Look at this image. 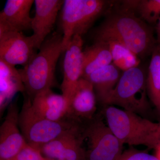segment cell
Returning <instances> with one entry per match:
<instances>
[{
  "mask_svg": "<svg viewBox=\"0 0 160 160\" xmlns=\"http://www.w3.org/2000/svg\"><path fill=\"white\" fill-rule=\"evenodd\" d=\"M94 38L95 42L121 44L140 56L153 51L155 43L151 27L125 9L108 15L96 29Z\"/></svg>",
  "mask_w": 160,
  "mask_h": 160,
  "instance_id": "obj_1",
  "label": "cell"
},
{
  "mask_svg": "<svg viewBox=\"0 0 160 160\" xmlns=\"http://www.w3.org/2000/svg\"><path fill=\"white\" fill-rule=\"evenodd\" d=\"M62 34L49 35L22 69L19 70L28 98L32 101L41 92L51 89L56 67L63 52Z\"/></svg>",
  "mask_w": 160,
  "mask_h": 160,
  "instance_id": "obj_2",
  "label": "cell"
},
{
  "mask_svg": "<svg viewBox=\"0 0 160 160\" xmlns=\"http://www.w3.org/2000/svg\"><path fill=\"white\" fill-rule=\"evenodd\" d=\"M104 114L107 126L123 144L154 149L160 145L159 123L112 106L105 107Z\"/></svg>",
  "mask_w": 160,
  "mask_h": 160,
  "instance_id": "obj_3",
  "label": "cell"
},
{
  "mask_svg": "<svg viewBox=\"0 0 160 160\" xmlns=\"http://www.w3.org/2000/svg\"><path fill=\"white\" fill-rule=\"evenodd\" d=\"M18 122L27 144L39 149L63 135L81 129L78 122L70 119L53 121L40 116L32 108L28 98L19 112Z\"/></svg>",
  "mask_w": 160,
  "mask_h": 160,
  "instance_id": "obj_4",
  "label": "cell"
},
{
  "mask_svg": "<svg viewBox=\"0 0 160 160\" xmlns=\"http://www.w3.org/2000/svg\"><path fill=\"white\" fill-rule=\"evenodd\" d=\"M102 0H65L61 16L63 35V52L76 35L88 31L107 6Z\"/></svg>",
  "mask_w": 160,
  "mask_h": 160,
  "instance_id": "obj_5",
  "label": "cell"
},
{
  "mask_svg": "<svg viewBox=\"0 0 160 160\" xmlns=\"http://www.w3.org/2000/svg\"><path fill=\"white\" fill-rule=\"evenodd\" d=\"M146 89L144 72L138 67L131 68L124 72L105 105H116L126 111L144 114L149 108Z\"/></svg>",
  "mask_w": 160,
  "mask_h": 160,
  "instance_id": "obj_6",
  "label": "cell"
},
{
  "mask_svg": "<svg viewBox=\"0 0 160 160\" xmlns=\"http://www.w3.org/2000/svg\"><path fill=\"white\" fill-rule=\"evenodd\" d=\"M83 135L88 141L85 160H118L123 152L124 144L102 121L89 124Z\"/></svg>",
  "mask_w": 160,
  "mask_h": 160,
  "instance_id": "obj_7",
  "label": "cell"
},
{
  "mask_svg": "<svg viewBox=\"0 0 160 160\" xmlns=\"http://www.w3.org/2000/svg\"><path fill=\"white\" fill-rule=\"evenodd\" d=\"M33 36H26L22 32H0V60L15 66L27 64L36 49Z\"/></svg>",
  "mask_w": 160,
  "mask_h": 160,
  "instance_id": "obj_8",
  "label": "cell"
},
{
  "mask_svg": "<svg viewBox=\"0 0 160 160\" xmlns=\"http://www.w3.org/2000/svg\"><path fill=\"white\" fill-rule=\"evenodd\" d=\"M83 40L82 36L72 37L65 50L63 62L62 94L69 105L80 79L82 78Z\"/></svg>",
  "mask_w": 160,
  "mask_h": 160,
  "instance_id": "obj_9",
  "label": "cell"
},
{
  "mask_svg": "<svg viewBox=\"0 0 160 160\" xmlns=\"http://www.w3.org/2000/svg\"><path fill=\"white\" fill-rule=\"evenodd\" d=\"M19 112L16 102L10 103L0 127V160L12 159L27 144L20 131Z\"/></svg>",
  "mask_w": 160,
  "mask_h": 160,
  "instance_id": "obj_10",
  "label": "cell"
},
{
  "mask_svg": "<svg viewBox=\"0 0 160 160\" xmlns=\"http://www.w3.org/2000/svg\"><path fill=\"white\" fill-rule=\"evenodd\" d=\"M81 129L63 135L40 148L44 157L58 160H85Z\"/></svg>",
  "mask_w": 160,
  "mask_h": 160,
  "instance_id": "obj_11",
  "label": "cell"
},
{
  "mask_svg": "<svg viewBox=\"0 0 160 160\" xmlns=\"http://www.w3.org/2000/svg\"><path fill=\"white\" fill-rule=\"evenodd\" d=\"M64 1L35 0V13L32 18L31 29L35 41L36 49L50 35L55 24L59 12L62 9Z\"/></svg>",
  "mask_w": 160,
  "mask_h": 160,
  "instance_id": "obj_12",
  "label": "cell"
},
{
  "mask_svg": "<svg viewBox=\"0 0 160 160\" xmlns=\"http://www.w3.org/2000/svg\"><path fill=\"white\" fill-rule=\"evenodd\" d=\"M33 0H8L0 12V32L31 29L30 16Z\"/></svg>",
  "mask_w": 160,
  "mask_h": 160,
  "instance_id": "obj_13",
  "label": "cell"
},
{
  "mask_svg": "<svg viewBox=\"0 0 160 160\" xmlns=\"http://www.w3.org/2000/svg\"><path fill=\"white\" fill-rule=\"evenodd\" d=\"M96 96L88 80L81 78L69 102L67 118L78 122L80 119H90L96 110Z\"/></svg>",
  "mask_w": 160,
  "mask_h": 160,
  "instance_id": "obj_14",
  "label": "cell"
},
{
  "mask_svg": "<svg viewBox=\"0 0 160 160\" xmlns=\"http://www.w3.org/2000/svg\"><path fill=\"white\" fill-rule=\"evenodd\" d=\"M32 108L40 116L53 121L67 118L69 104L62 94H56L48 89L37 94L31 101Z\"/></svg>",
  "mask_w": 160,
  "mask_h": 160,
  "instance_id": "obj_15",
  "label": "cell"
},
{
  "mask_svg": "<svg viewBox=\"0 0 160 160\" xmlns=\"http://www.w3.org/2000/svg\"><path fill=\"white\" fill-rule=\"evenodd\" d=\"M25 92L22 80L15 66L0 60V112L8 107L15 95Z\"/></svg>",
  "mask_w": 160,
  "mask_h": 160,
  "instance_id": "obj_16",
  "label": "cell"
},
{
  "mask_svg": "<svg viewBox=\"0 0 160 160\" xmlns=\"http://www.w3.org/2000/svg\"><path fill=\"white\" fill-rule=\"evenodd\" d=\"M114 64L98 69L86 78L92 83L96 96L100 102L105 105L121 76L119 70Z\"/></svg>",
  "mask_w": 160,
  "mask_h": 160,
  "instance_id": "obj_17",
  "label": "cell"
},
{
  "mask_svg": "<svg viewBox=\"0 0 160 160\" xmlns=\"http://www.w3.org/2000/svg\"><path fill=\"white\" fill-rule=\"evenodd\" d=\"M112 61L109 45L95 42L83 50L82 78H86L93 72L110 65Z\"/></svg>",
  "mask_w": 160,
  "mask_h": 160,
  "instance_id": "obj_18",
  "label": "cell"
},
{
  "mask_svg": "<svg viewBox=\"0 0 160 160\" xmlns=\"http://www.w3.org/2000/svg\"><path fill=\"white\" fill-rule=\"evenodd\" d=\"M146 80L147 91L150 100L158 109H160V48L153 51Z\"/></svg>",
  "mask_w": 160,
  "mask_h": 160,
  "instance_id": "obj_19",
  "label": "cell"
},
{
  "mask_svg": "<svg viewBox=\"0 0 160 160\" xmlns=\"http://www.w3.org/2000/svg\"><path fill=\"white\" fill-rule=\"evenodd\" d=\"M107 44L111 51L113 64L119 69L125 72L138 66L140 60L131 50L117 43Z\"/></svg>",
  "mask_w": 160,
  "mask_h": 160,
  "instance_id": "obj_20",
  "label": "cell"
},
{
  "mask_svg": "<svg viewBox=\"0 0 160 160\" xmlns=\"http://www.w3.org/2000/svg\"><path fill=\"white\" fill-rule=\"evenodd\" d=\"M129 9H138L141 17L149 23H154L160 19V0L129 1Z\"/></svg>",
  "mask_w": 160,
  "mask_h": 160,
  "instance_id": "obj_21",
  "label": "cell"
},
{
  "mask_svg": "<svg viewBox=\"0 0 160 160\" xmlns=\"http://www.w3.org/2000/svg\"><path fill=\"white\" fill-rule=\"evenodd\" d=\"M10 160H46L39 149L28 144Z\"/></svg>",
  "mask_w": 160,
  "mask_h": 160,
  "instance_id": "obj_22",
  "label": "cell"
},
{
  "mask_svg": "<svg viewBox=\"0 0 160 160\" xmlns=\"http://www.w3.org/2000/svg\"><path fill=\"white\" fill-rule=\"evenodd\" d=\"M118 160H159L155 156L133 149H129L122 153Z\"/></svg>",
  "mask_w": 160,
  "mask_h": 160,
  "instance_id": "obj_23",
  "label": "cell"
},
{
  "mask_svg": "<svg viewBox=\"0 0 160 160\" xmlns=\"http://www.w3.org/2000/svg\"><path fill=\"white\" fill-rule=\"evenodd\" d=\"M157 33L158 42L159 43L158 47L160 48V19L156 27Z\"/></svg>",
  "mask_w": 160,
  "mask_h": 160,
  "instance_id": "obj_24",
  "label": "cell"
},
{
  "mask_svg": "<svg viewBox=\"0 0 160 160\" xmlns=\"http://www.w3.org/2000/svg\"><path fill=\"white\" fill-rule=\"evenodd\" d=\"M155 149V156L159 160H160V145L158 146Z\"/></svg>",
  "mask_w": 160,
  "mask_h": 160,
  "instance_id": "obj_25",
  "label": "cell"
},
{
  "mask_svg": "<svg viewBox=\"0 0 160 160\" xmlns=\"http://www.w3.org/2000/svg\"><path fill=\"white\" fill-rule=\"evenodd\" d=\"M159 139L160 141V122H159Z\"/></svg>",
  "mask_w": 160,
  "mask_h": 160,
  "instance_id": "obj_26",
  "label": "cell"
},
{
  "mask_svg": "<svg viewBox=\"0 0 160 160\" xmlns=\"http://www.w3.org/2000/svg\"><path fill=\"white\" fill-rule=\"evenodd\" d=\"M46 160H54V159H52L48 158H46Z\"/></svg>",
  "mask_w": 160,
  "mask_h": 160,
  "instance_id": "obj_27",
  "label": "cell"
},
{
  "mask_svg": "<svg viewBox=\"0 0 160 160\" xmlns=\"http://www.w3.org/2000/svg\"><path fill=\"white\" fill-rule=\"evenodd\" d=\"M159 110H160V109H159Z\"/></svg>",
  "mask_w": 160,
  "mask_h": 160,
  "instance_id": "obj_28",
  "label": "cell"
},
{
  "mask_svg": "<svg viewBox=\"0 0 160 160\" xmlns=\"http://www.w3.org/2000/svg\"></svg>",
  "mask_w": 160,
  "mask_h": 160,
  "instance_id": "obj_29",
  "label": "cell"
},
{
  "mask_svg": "<svg viewBox=\"0 0 160 160\" xmlns=\"http://www.w3.org/2000/svg\"></svg>",
  "mask_w": 160,
  "mask_h": 160,
  "instance_id": "obj_30",
  "label": "cell"
}]
</instances>
